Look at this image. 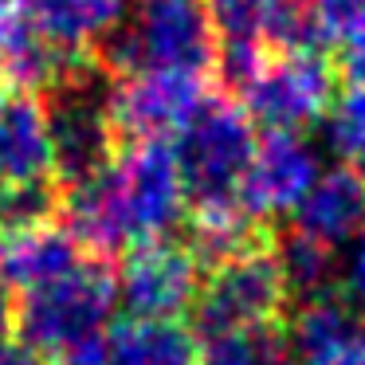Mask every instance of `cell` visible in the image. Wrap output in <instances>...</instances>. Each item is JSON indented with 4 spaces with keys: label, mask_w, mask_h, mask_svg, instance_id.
<instances>
[{
    "label": "cell",
    "mask_w": 365,
    "mask_h": 365,
    "mask_svg": "<svg viewBox=\"0 0 365 365\" xmlns=\"http://www.w3.org/2000/svg\"><path fill=\"white\" fill-rule=\"evenodd\" d=\"M275 259L283 267L287 291L302 294V299H318V294H330L334 279V247L318 244V240L302 236V232H291L283 244L275 247Z\"/></svg>",
    "instance_id": "obj_17"
},
{
    "label": "cell",
    "mask_w": 365,
    "mask_h": 365,
    "mask_svg": "<svg viewBox=\"0 0 365 365\" xmlns=\"http://www.w3.org/2000/svg\"><path fill=\"white\" fill-rule=\"evenodd\" d=\"M338 43H341V75L349 79V87H365V16Z\"/></svg>",
    "instance_id": "obj_21"
},
{
    "label": "cell",
    "mask_w": 365,
    "mask_h": 365,
    "mask_svg": "<svg viewBox=\"0 0 365 365\" xmlns=\"http://www.w3.org/2000/svg\"><path fill=\"white\" fill-rule=\"evenodd\" d=\"M0 338H12V291L0 279Z\"/></svg>",
    "instance_id": "obj_25"
},
{
    "label": "cell",
    "mask_w": 365,
    "mask_h": 365,
    "mask_svg": "<svg viewBox=\"0 0 365 365\" xmlns=\"http://www.w3.org/2000/svg\"><path fill=\"white\" fill-rule=\"evenodd\" d=\"M208 98V75L192 71H130L106 83V118L118 142L173 138Z\"/></svg>",
    "instance_id": "obj_9"
},
{
    "label": "cell",
    "mask_w": 365,
    "mask_h": 365,
    "mask_svg": "<svg viewBox=\"0 0 365 365\" xmlns=\"http://www.w3.org/2000/svg\"><path fill=\"white\" fill-rule=\"evenodd\" d=\"M83 255L63 216H36V220L0 228V279L9 291H28L43 279L67 271Z\"/></svg>",
    "instance_id": "obj_13"
},
{
    "label": "cell",
    "mask_w": 365,
    "mask_h": 365,
    "mask_svg": "<svg viewBox=\"0 0 365 365\" xmlns=\"http://www.w3.org/2000/svg\"><path fill=\"white\" fill-rule=\"evenodd\" d=\"M110 365H197V338L181 318H138L110 322L103 338Z\"/></svg>",
    "instance_id": "obj_15"
},
{
    "label": "cell",
    "mask_w": 365,
    "mask_h": 365,
    "mask_svg": "<svg viewBox=\"0 0 365 365\" xmlns=\"http://www.w3.org/2000/svg\"><path fill=\"white\" fill-rule=\"evenodd\" d=\"M114 279H118V299L126 302L130 314L181 318L197 302L205 267L189 244L173 236H158L130 244L114 267Z\"/></svg>",
    "instance_id": "obj_10"
},
{
    "label": "cell",
    "mask_w": 365,
    "mask_h": 365,
    "mask_svg": "<svg viewBox=\"0 0 365 365\" xmlns=\"http://www.w3.org/2000/svg\"><path fill=\"white\" fill-rule=\"evenodd\" d=\"M98 67L130 71H216V36L200 0H130V12L98 48Z\"/></svg>",
    "instance_id": "obj_3"
},
{
    "label": "cell",
    "mask_w": 365,
    "mask_h": 365,
    "mask_svg": "<svg viewBox=\"0 0 365 365\" xmlns=\"http://www.w3.org/2000/svg\"><path fill=\"white\" fill-rule=\"evenodd\" d=\"M341 283H346L349 302L365 307V228L357 232V240H354V252H349V263H346V275H341Z\"/></svg>",
    "instance_id": "obj_22"
},
{
    "label": "cell",
    "mask_w": 365,
    "mask_h": 365,
    "mask_svg": "<svg viewBox=\"0 0 365 365\" xmlns=\"http://www.w3.org/2000/svg\"><path fill=\"white\" fill-rule=\"evenodd\" d=\"M326 138L341 165L365 177V87H349L326 110Z\"/></svg>",
    "instance_id": "obj_18"
},
{
    "label": "cell",
    "mask_w": 365,
    "mask_h": 365,
    "mask_svg": "<svg viewBox=\"0 0 365 365\" xmlns=\"http://www.w3.org/2000/svg\"><path fill=\"white\" fill-rule=\"evenodd\" d=\"M307 12H310L314 40L338 43L365 16V0H307Z\"/></svg>",
    "instance_id": "obj_19"
},
{
    "label": "cell",
    "mask_w": 365,
    "mask_h": 365,
    "mask_svg": "<svg viewBox=\"0 0 365 365\" xmlns=\"http://www.w3.org/2000/svg\"><path fill=\"white\" fill-rule=\"evenodd\" d=\"M318 173H322V161L307 138L291 130H267V138H255L252 161L240 181V200L255 220L287 216L299 208Z\"/></svg>",
    "instance_id": "obj_11"
},
{
    "label": "cell",
    "mask_w": 365,
    "mask_h": 365,
    "mask_svg": "<svg viewBox=\"0 0 365 365\" xmlns=\"http://www.w3.org/2000/svg\"><path fill=\"white\" fill-rule=\"evenodd\" d=\"M197 365H287V330L279 322L200 334Z\"/></svg>",
    "instance_id": "obj_16"
},
{
    "label": "cell",
    "mask_w": 365,
    "mask_h": 365,
    "mask_svg": "<svg viewBox=\"0 0 365 365\" xmlns=\"http://www.w3.org/2000/svg\"><path fill=\"white\" fill-rule=\"evenodd\" d=\"M0 365H43V357L12 338H0Z\"/></svg>",
    "instance_id": "obj_24"
},
{
    "label": "cell",
    "mask_w": 365,
    "mask_h": 365,
    "mask_svg": "<svg viewBox=\"0 0 365 365\" xmlns=\"http://www.w3.org/2000/svg\"><path fill=\"white\" fill-rule=\"evenodd\" d=\"M173 150L185 181V216L244 205L240 181L255 150V122L240 103L208 95L197 114L173 134Z\"/></svg>",
    "instance_id": "obj_4"
},
{
    "label": "cell",
    "mask_w": 365,
    "mask_h": 365,
    "mask_svg": "<svg viewBox=\"0 0 365 365\" xmlns=\"http://www.w3.org/2000/svg\"><path fill=\"white\" fill-rule=\"evenodd\" d=\"M216 36V71L232 91L267 51L310 48L307 0H200Z\"/></svg>",
    "instance_id": "obj_7"
},
{
    "label": "cell",
    "mask_w": 365,
    "mask_h": 365,
    "mask_svg": "<svg viewBox=\"0 0 365 365\" xmlns=\"http://www.w3.org/2000/svg\"><path fill=\"white\" fill-rule=\"evenodd\" d=\"M294 232L318 240L326 247L354 244L365 228V177L338 165L330 173H318L310 192L294 208Z\"/></svg>",
    "instance_id": "obj_14"
},
{
    "label": "cell",
    "mask_w": 365,
    "mask_h": 365,
    "mask_svg": "<svg viewBox=\"0 0 365 365\" xmlns=\"http://www.w3.org/2000/svg\"><path fill=\"white\" fill-rule=\"evenodd\" d=\"M118 307L114 263L103 255H87L67 271L28 287L12 299V338L32 354L51 357L79 341L103 338Z\"/></svg>",
    "instance_id": "obj_2"
},
{
    "label": "cell",
    "mask_w": 365,
    "mask_h": 365,
    "mask_svg": "<svg viewBox=\"0 0 365 365\" xmlns=\"http://www.w3.org/2000/svg\"><path fill=\"white\" fill-rule=\"evenodd\" d=\"M48 365H110V354H106L103 338H91V341H79V346H71V349L51 354Z\"/></svg>",
    "instance_id": "obj_23"
},
{
    "label": "cell",
    "mask_w": 365,
    "mask_h": 365,
    "mask_svg": "<svg viewBox=\"0 0 365 365\" xmlns=\"http://www.w3.org/2000/svg\"><path fill=\"white\" fill-rule=\"evenodd\" d=\"M299 365H365V326H349L334 341L299 354Z\"/></svg>",
    "instance_id": "obj_20"
},
{
    "label": "cell",
    "mask_w": 365,
    "mask_h": 365,
    "mask_svg": "<svg viewBox=\"0 0 365 365\" xmlns=\"http://www.w3.org/2000/svg\"><path fill=\"white\" fill-rule=\"evenodd\" d=\"M48 134H51V169L56 189L95 177L118 150L114 126L106 118V83L98 79V67L63 87L48 91Z\"/></svg>",
    "instance_id": "obj_8"
},
{
    "label": "cell",
    "mask_w": 365,
    "mask_h": 365,
    "mask_svg": "<svg viewBox=\"0 0 365 365\" xmlns=\"http://www.w3.org/2000/svg\"><path fill=\"white\" fill-rule=\"evenodd\" d=\"M130 0H16V16L43 48L67 59H95L106 36L126 20Z\"/></svg>",
    "instance_id": "obj_12"
},
{
    "label": "cell",
    "mask_w": 365,
    "mask_h": 365,
    "mask_svg": "<svg viewBox=\"0 0 365 365\" xmlns=\"http://www.w3.org/2000/svg\"><path fill=\"white\" fill-rule=\"evenodd\" d=\"M63 224L87 255L118 259L138 240L173 236L185 220V181L173 138L118 142L95 177L59 192Z\"/></svg>",
    "instance_id": "obj_1"
},
{
    "label": "cell",
    "mask_w": 365,
    "mask_h": 365,
    "mask_svg": "<svg viewBox=\"0 0 365 365\" xmlns=\"http://www.w3.org/2000/svg\"><path fill=\"white\" fill-rule=\"evenodd\" d=\"M287 279L275 259V240L252 252H240L232 259H220L205 267L197 302V334L216 330H240V326H279L287 310Z\"/></svg>",
    "instance_id": "obj_5"
},
{
    "label": "cell",
    "mask_w": 365,
    "mask_h": 365,
    "mask_svg": "<svg viewBox=\"0 0 365 365\" xmlns=\"http://www.w3.org/2000/svg\"><path fill=\"white\" fill-rule=\"evenodd\" d=\"M12 20H16V0H0V43L12 32Z\"/></svg>",
    "instance_id": "obj_26"
},
{
    "label": "cell",
    "mask_w": 365,
    "mask_h": 365,
    "mask_svg": "<svg viewBox=\"0 0 365 365\" xmlns=\"http://www.w3.org/2000/svg\"><path fill=\"white\" fill-rule=\"evenodd\" d=\"M240 106L267 130L302 134L326 118L334 103V71L314 48L267 51L236 87Z\"/></svg>",
    "instance_id": "obj_6"
}]
</instances>
